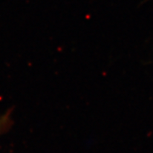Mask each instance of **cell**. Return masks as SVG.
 Here are the masks:
<instances>
[{
  "label": "cell",
  "instance_id": "obj_1",
  "mask_svg": "<svg viewBox=\"0 0 153 153\" xmlns=\"http://www.w3.org/2000/svg\"><path fill=\"white\" fill-rule=\"evenodd\" d=\"M12 123L10 117V112H7L0 117V134L6 131Z\"/></svg>",
  "mask_w": 153,
  "mask_h": 153
}]
</instances>
